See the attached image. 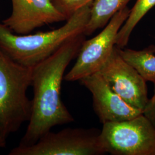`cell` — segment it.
Here are the masks:
<instances>
[{
    "label": "cell",
    "mask_w": 155,
    "mask_h": 155,
    "mask_svg": "<svg viewBox=\"0 0 155 155\" xmlns=\"http://www.w3.org/2000/svg\"><path fill=\"white\" fill-rule=\"evenodd\" d=\"M100 143L104 153L155 155V127L143 113L128 120L105 123Z\"/></svg>",
    "instance_id": "cell-4"
},
{
    "label": "cell",
    "mask_w": 155,
    "mask_h": 155,
    "mask_svg": "<svg viewBox=\"0 0 155 155\" xmlns=\"http://www.w3.org/2000/svg\"><path fill=\"white\" fill-rule=\"evenodd\" d=\"M93 97L94 111L102 124L128 120L143 113L128 104L106 82L99 72L79 81Z\"/></svg>",
    "instance_id": "cell-9"
},
{
    "label": "cell",
    "mask_w": 155,
    "mask_h": 155,
    "mask_svg": "<svg viewBox=\"0 0 155 155\" xmlns=\"http://www.w3.org/2000/svg\"><path fill=\"white\" fill-rule=\"evenodd\" d=\"M94 0H52L56 7L68 19L83 7L91 4Z\"/></svg>",
    "instance_id": "cell-13"
},
{
    "label": "cell",
    "mask_w": 155,
    "mask_h": 155,
    "mask_svg": "<svg viewBox=\"0 0 155 155\" xmlns=\"http://www.w3.org/2000/svg\"><path fill=\"white\" fill-rule=\"evenodd\" d=\"M11 15L2 23L17 35H27L36 28L67 20L52 0H11Z\"/></svg>",
    "instance_id": "cell-8"
},
{
    "label": "cell",
    "mask_w": 155,
    "mask_h": 155,
    "mask_svg": "<svg viewBox=\"0 0 155 155\" xmlns=\"http://www.w3.org/2000/svg\"><path fill=\"white\" fill-rule=\"evenodd\" d=\"M129 13L127 6L123 8L111 18L98 35L83 41L77 61L64 77L65 81H80L100 71L116 46L117 35Z\"/></svg>",
    "instance_id": "cell-6"
},
{
    "label": "cell",
    "mask_w": 155,
    "mask_h": 155,
    "mask_svg": "<svg viewBox=\"0 0 155 155\" xmlns=\"http://www.w3.org/2000/svg\"><path fill=\"white\" fill-rule=\"evenodd\" d=\"M155 6V0H137L125 22L120 28L116 39V47L123 48L128 43L130 35L143 17Z\"/></svg>",
    "instance_id": "cell-12"
},
{
    "label": "cell",
    "mask_w": 155,
    "mask_h": 155,
    "mask_svg": "<svg viewBox=\"0 0 155 155\" xmlns=\"http://www.w3.org/2000/svg\"><path fill=\"white\" fill-rule=\"evenodd\" d=\"M116 47L122 58L134 67L146 81L155 83V45H150L142 50Z\"/></svg>",
    "instance_id": "cell-11"
},
{
    "label": "cell",
    "mask_w": 155,
    "mask_h": 155,
    "mask_svg": "<svg viewBox=\"0 0 155 155\" xmlns=\"http://www.w3.org/2000/svg\"><path fill=\"white\" fill-rule=\"evenodd\" d=\"M98 72L116 94L143 112L149 100L147 81L122 58L116 46Z\"/></svg>",
    "instance_id": "cell-7"
},
{
    "label": "cell",
    "mask_w": 155,
    "mask_h": 155,
    "mask_svg": "<svg viewBox=\"0 0 155 155\" xmlns=\"http://www.w3.org/2000/svg\"><path fill=\"white\" fill-rule=\"evenodd\" d=\"M101 130L95 128H66L50 131L29 146L18 145L9 155H100Z\"/></svg>",
    "instance_id": "cell-5"
},
{
    "label": "cell",
    "mask_w": 155,
    "mask_h": 155,
    "mask_svg": "<svg viewBox=\"0 0 155 155\" xmlns=\"http://www.w3.org/2000/svg\"><path fill=\"white\" fill-rule=\"evenodd\" d=\"M31 83L32 67L13 61L0 48V134L6 138L29 120Z\"/></svg>",
    "instance_id": "cell-3"
},
{
    "label": "cell",
    "mask_w": 155,
    "mask_h": 155,
    "mask_svg": "<svg viewBox=\"0 0 155 155\" xmlns=\"http://www.w3.org/2000/svg\"><path fill=\"white\" fill-rule=\"evenodd\" d=\"M6 138L2 136V134H0V149L2 148H5L6 144Z\"/></svg>",
    "instance_id": "cell-15"
},
{
    "label": "cell",
    "mask_w": 155,
    "mask_h": 155,
    "mask_svg": "<svg viewBox=\"0 0 155 155\" xmlns=\"http://www.w3.org/2000/svg\"><path fill=\"white\" fill-rule=\"evenodd\" d=\"M130 0H94L90 9V16L85 35H90L96 30L107 25L117 12L120 11Z\"/></svg>",
    "instance_id": "cell-10"
},
{
    "label": "cell",
    "mask_w": 155,
    "mask_h": 155,
    "mask_svg": "<svg viewBox=\"0 0 155 155\" xmlns=\"http://www.w3.org/2000/svg\"><path fill=\"white\" fill-rule=\"evenodd\" d=\"M84 36L82 33L70 40L50 57L32 67L31 114L18 145H31L52 127L74 121L61 101V83L67 67L77 56Z\"/></svg>",
    "instance_id": "cell-1"
},
{
    "label": "cell",
    "mask_w": 155,
    "mask_h": 155,
    "mask_svg": "<svg viewBox=\"0 0 155 155\" xmlns=\"http://www.w3.org/2000/svg\"><path fill=\"white\" fill-rule=\"evenodd\" d=\"M91 5L86 6L74 13L60 28L48 32L17 35L0 23V48L18 63L32 67L52 55L70 40L84 33Z\"/></svg>",
    "instance_id": "cell-2"
},
{
    "label": "cell",
    "mask_w": 155,
    "mask_h": 155,
    "mask_svg": "<svg viewBox=\"0 0 155 155\" xmlns=\"http://www.w3.org/2000/svg\"><path fill=\"white\" fill-rule=\"evenodd\" d=\"M154 84V94L145 106L143 114L146 117L155 127V83Z\"/></svg>",
    "instance_id": "cell-14"
}]
</instances>
